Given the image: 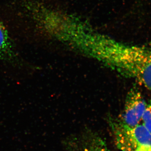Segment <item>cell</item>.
Instances as JSON below:
<instances>
[{
  "label": "cell",
  "mask_w": 151,
  "mask_h": 151,
  "mask_svg": "<svg viewBox=\"0 0 151 151\" xmlns=\"http://www.w3.org/2000/svg\"><path fill=\"white\" fill-rule=\"evenodd\" d=\"M117 54L121 72L151 90V49L122 44Z\"/></svg>",
  "instance_id": "6da1fadb"
},
{
  "label": "cell",
  "mask_w": 151,
  "mask_h": 151,
  "mask_svg": "<svg viewBox=\"0 0 151 151\" xmlns=\"http://www.w3.org/2000/svg\"><path fill=\"white\" fill-rule=\"evenodd\" d=\"M147 103L139 91L133 89L129 93L126 100L121 126L133 129L139 125L145 109Z\"/></svg>",
  "instance_id": "7a4b0ae2"
},
{
  "label": "cell",
  "mask_w": 151,
  "mask_h": 151,
  "mask_svg": "<svg viewBox=\"0 0 151 151\" xmlns=\"http://www.w3.org/2000/svg\"><path fill=\"white\" fill-rule=\"evenodd\" d=\"M136 150L135 151H151V133L143 125L132 129Z\"/></svg>",
  "instance_id": "3957f363"
},
{
  "label": "cell",
  "mask_w": 151,
  "mask_h": 151,
  "mask_svg": "<svg viewBox=\"0 0 151 151\" xmlns=\"http://www.w3.org/2000/svg\"><path fill=\"white\" fill-rule=\"evenodd\" d=\"M16 58L17 55L7 31L0 22V60L12 62Z\"/></svg>",
  "instance_id": "277c9868"
},
{
  "label": "cell",
  "mask_w": 151,
  "mask_h": 151,
  "mask_svg": "<svg viewBox=\"0 0 151 151\" xmlns=\"http://www.w3.org/2000/svg\"><path fill=\"white\" fill-rule=\"evenodd\" d=\"M141 120L143 121V125L151 133V102L147 103Z\"/></svg>",
  "instance_id": "5b68a950"
},
{
  "label": "cell",
  "mask_w": 151,
  "mask_h": 151,
  "mask_svg": "<svg viewBox=\"0 0 151 151\" xmlns=\"http://www.w3.org/2000/svg\"><path fill=\"white\" fill-rule=\"evenodd\" d=\"M87 151H107V149L103 141L96 140Z\"/></svg>",
  "instance_id": "8992f818"
}]
</instances>
